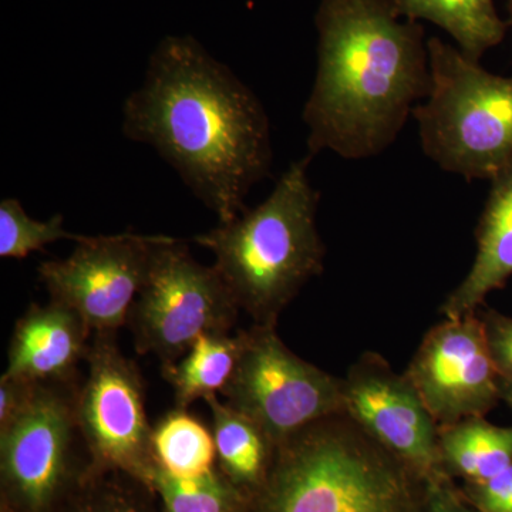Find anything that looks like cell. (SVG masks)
Returning <instances> with one entry per match:
<instances>
[{
	"instance_id": "d4e9b609",
	"label": "cell",
	"mask_w": 512,
	"mask_h": 512,
	"mask_svg": "<svg viewBox=\"0 0 512 512\" xmlns=\"http://www.w3.org/2000/svg\"><path fill=\"white\" fill-rule=\"evenodd\" d=\"M420 512H478L448 476L424 481Z\"/></svg>"
},
{
	"instance_id": "30bf717a",
	"label": "cell",
	"mask_w": 512,
	"mask_h": 512,
	"mask_svg": "<svg viewBox=\"0 0 512 512\" xmlns=\"http://www.w3.org/2000/svg\"><path fill=\"white\" fill-rule=\"evenodd\" d=\"M160 239L131 232L83 237L67 258L39 266L40 281L50 301L72 309L93 333L117 332L127 325Z\"/></svg>"
},
{
	"instance_id": "ffe728a7",
	"label": "cell",
	"mask_w": 512,
	"mask_h": 512,
	"mask_svg": "<svg viewBox=\"0 0 512 512\" xmlns=\"http://www.w3.org/2000/svg\"><path fill=\"white\" fill-rule=\"evenodd\" d=\"M151 490L161 504V512H228L249 503L220 468L201 477L178 478L157 467Z\"/></svg>"
},
{
	"instance_id": "d6986e66",
	"label": "cell",
	"mask_w": 512,
	"mask_h": 512,
	"mask_svg": "<svg viewBox=\"0 0 512 512\" xmlns=\"http://www.w3.org/2000/svg\"><path fill=\"white\" fill-rule=\"evenodd\" d=\"M153 450L158 466L174 477H201L217 467L214 436L187 410L175 409L154 427Z\"/></svg>"
},
{
	"instance_id": "9c48e42d",
	"label": "cell",
	"mask_w": 512,
	"mask_h": 512,
	"mask_svg": "<svg viewBox=\"0 0 512 512\" xmlns=\"http://www.w3.org/2000/svg\"><path fill=\"white\" fill-rule=\"evenodd\" d=\"M84 360L89 372L80 384L77 419L93 466L150 487L158 464L140 370L121 352L117 332L93 333Z\"/></svg>"
},
{
	"instance_id": "f1b7e54d",
	"label": "cell",
	"mask_w": 512,
	"mask_h": 512,
	"mask_svg": "<svg viewBox=\"0 0 512 512\" xmlns=\"http://www.w3.org/2000/svg\"><path fill=\"white\" fill-rule=\"evenodd\" d=\"M249 503L241 505V507L235 508V510H231L228 512H248Z\"/></svg>"
},
{
	"instance_id": "484cf974",
	"label": "cell",
	"mask_w": 512,
	"mask_h": 512,
	"mask_svg": "<svg viewBox=\"0 0 512 512\" xmlns=\"http://www.w3.org/2000/svg\"><path fill=\"white\" fill-rule=\"evenodd\" d=\"M35 384L10 377L0 379V430L6 429L16 419L20 410L28 403Z\"/></svg>"
},
{
	"instance_id": "83f0119b",
	"label": "cell",
	"mask_w": 512,
	"mask_h": 512,
	"mask_svg": "<svg viewBox=\"0 0 512 512\" xmlns=\"http://www.w3.org/2000/svg\"><path fill=\"white\" fill-rule=\"evenodd\" d=\"M508 25L512 26V0H507Z\"/></svg>"
},
{
	"instance_id": "ba28073f",
	"label": "cell",
	"mask_w": 512,
	"mask_h": 512,
	"mask_svg": "<svg viewBox=\"0 0 512 512\" xmlns=\"http://www.w3.org/2000/svg\"><path fill=\"white\" fill-rule=\"evenodd\" d=\"M241 355L222 396L279 446L316 421L345 413L343 379L286 348L276 325L241 330Z\"/></svg>"
},
{
	"instance_id": "6da1fadb",
	"label": "cell",
	"mask_w": 512,
	"mask_h": 512,
	"mask_svg": "<svg viewBox=\"0 0 512 512\" xmlns=\"http://www.w3.org/2000/svg\"><path fill=\"white\" fill-rule=\"evenodd\" d=\"M121 131L153 147L220 224L247 210L252 187L271 173L264 104L191 36L161 40L124 101Z\"/></svg>"
},
{
	"instance_id": "3957f363",
	"label": "cell",
	"mask_w": 512,
	"mask_h": 512,
	"mask_svg": "<svg viewBox=\"0 0 512 512\" xmlns=\"http://www.w3.org/2000/svg\"><path fill=\"white\" fill-rule=\"evenodd\" d=\"M312 158L293 161L258 207L194 238L214 254V268L255 325H276L303 286L323 271L320 194L308 174Z\"/></svg>"
},
{
	"instance_id": "4316f807",
	"label": "cell",
	"mask_w": 512,
	"mask_h": 512,
	"mask_svg": "<svg viewBox=\"0 0 512 512\" xmlns=\"http://www.w3.org/2000/svg\"><path fill=\"white\" fill-rule=\"evenodd\" d=\"M501 400L507 403L512 412V386L510 384L501 382Z\"/></svg>"
},
{
	"instance_id": "277c9868",
	"label": "cell",
	"mask_w": 512,
	"mask_h": 512,
	"mask_svg": "<svg viewBox=\"0 0 512 512\" xmlns=\"http://www.w3.org/2000/svg\"><path fill=\"white\" fill-rule=\"evenodd\" d=\"M424 481L345 413L276 446L248 512H420Z\"/></svg>"
},
{
	"instance_id": "8992f818",
	"label": "cell",
	"mask_w": 512,
	"mask_h": 512,
	"mask_svg": "<svg viewBox=\"0 0 512 512\" xmlns=\"http://www.w3.org/2000/svg\"><path fill=\"white\" fill-rule=\"evenodd\" d=\"M79 389L77 379L36 383L0 430L2 512H60L92 471L77 419Z\"/></svg>"
},
{
	"instance_id": "cb8c5ba5",
	"label": "cell",
	"mask_w": 512,
	"mask_h": 512,
	"mask_svg": "<svg viewBox=\"0 0 512 512\" xmlns=\"http://www.w3.org/2000/svg\"><path fill=\"white\" fill-rule=\"evenodd\" d=\"M481 320L495 370L501 382L512 386V318L490 309Z\"/></svg>"
},
{
	"instance_id": "2e32d148",
	"label": "cell",
	"mask_w": 512,
	"mask_h": 512,
	"mask_svg": "<svg viewBox=\"0 0 512 512\" xmlns=\"http://www.w3.org/2000/svg\"><path fill=\"white\" fill-rule=\"evenodd\" d=\"M439 447L448 477L480 483L512 466V427L471 417L439 427Z\"/></svg>"
},
{
	"instance_id": "52a82bcc",
	"label": "cell",
	"mask_w": 512,
	"mask_h": 512,
	"mask_svg": "<svg viewBox=\"0 0 512 512\" xmlns=\"http://www.w3.org/2000/svg\"><path fill=\"white\" fill-rule=\"evenodd\" d=\"M239 311L214 266L201 265L184 239L161 237L127 325L137 352L156 355L164 366L202 335H228Z\"/></svg>"
},
{
	"instance_id": "9a60e30c",
	"label": "cell",
	"mask_w": 512,
	"mask_h": 512,
	"mask_svg": "<svg viewBox=\"0 0 512 512\" xmlns=\"http://www.w3.org/2000/svg\"><path fill=\"white\" fill-rule=\"evenodd\" d=\"M204 400L211 410L217 466L251 500L274 464V441L254 421L222 403L218 394Z\"/></svg>"
},
{
	"instance_id": "5b68a950",
	"label": "cell",
	"mask_w": 512,
	"mask_h": 512,
	"mask_svg": "<svg viewBox=\"0 0 512 512\" xmlns=\"http://www.w3.org/2000/svg\"><path fill=\"white\" fill-rule=\"evenodd\" d=\"M431 89L413 111L423 153L471 183L512 164V76L485 70L439 37L427 42Z\"/></svg>"
},
{
	"instance_id": "e0dca14e",
	"label": "cell",
	"mask_w": 512,
	"mask_h": 512,
	"mask_svg": "<svg viewBox=\"0 0 512 512\" xmlns=\"http://www.w3.org/2000/svg\"><path fill=\"white\" fill-rule=\"evenodd\" d=\"M407 20H429L456 40L458 49L478 60L503 42L508 23L498 16L494 0H392Z\"/></svg>"
},
{
	"instance_id": "4fadbf2b",
	"label": "cell",
	"mask_w": 512,
	"mask_h": 512,
	"mask_svg": "<svg viewBox=\"0 0 512 512\" xmlns=\"http://www.w3.org/2000/svg\"><path fill=\"white\" fill-rule=\"evenodd\" d=\"M92 335L87 323L62 303H33L16 322L2 377L33 383L76 380Z\"/></svg>"
},
{
	"instance_id": "603a6c76",
	"label": "cell",
	"mask_w": 512,
	"mask_h": 512,
	"mask_svg": "<svg viewBox=\"0 0 512 512\" xmlns=\"http://www.w3.org/2000/svg\"><path fill=\"white\" fill-rule=\"evenodd\" d=\"M460 491L478 512H512V466L480 483H464Z\"/></svg>"
},
{
	"instance_id": "5bb4252c",
	"label": "cell",
	"mask_w": 512,
	"mask_h": 512,
	"mask_svg": "<svg viewBox=\"0 0 512 512\" xmlns=\"http://www.w3.org/2000/svg\"><path fill=\"white\" fill-rule=\"evenodd\" d=\"M477 228V255L461 284L441 305L446 319L476 313L491 292L512 276V164L490 181Z\"/></svg>"
},
{
	"instance_id": "ac0fdd59",
	"label": "cell",
	"mask_w": 512,
	"mask_h": 512,
	"mask_svg": "<svg viewBox=\"0 0 512 512\" xmlns=\"http://www.w3.org/2000/svg\"><path fill=\"white\" fill-rule=\"evenodd\" d=\"M241 333L202 335L180 362L163 366L173 386L175 409L187 410L195 400L222 393L231 382L241 355Z\"/></svg>"
},
{
	"instance_id": "8fae6325",
	"label": "cell",
	"mask_w": 512,
	"mask_h": 512,
	"mask_svg": "<svg viewBox=\"0 0 512 512\" xmlns=\"http://www.w3.org/2000/svg\"><path fill=\"white\" fill-rule=\"evenodd\" d=\"M406 376L439 427L485 417L501 400V379L476 313L431 328Z\"/></svg>"
},
{
	"instance_id": "44dd1931",
	"label": "cell",
	"mask_w": 512,
	"mask_h": 512,
	"mask_svg": "<svg viewBox=\"0 0 512 512\" xmlns=\"http://www.w3.org/2000/svg\"><path fill=\"white\" fill-rule=\"evenodd\" d=\"M156 500L137 478L93 467L60 512H158Z\"/></svg>"
},
{
	"instance_id": "7c38bea8",
	"label": "cell",
	"mask_w": 512,
	"mask_h": 512,
	"mask_svg": "<svg viewBox=\"0 0 512 512\" xmlns=\"http://www.w3.org/2000/svg\"><path fill=\"white\" fill-rule=\"evenodd\" d=\"M345 414L370 439L423 481L447 476L441 466L439 426L406 375L367 353L343 379Z\"/></svg>"
},
{
	"instance_id": "7a4b0ae2",
	"label": "cell",
	"mask_w": 512,
	"mask_h": 512,
	"mask_svg": "<svg viewBox=\"0 0 512 512\" xmlns=\"http://www.w3.org/2000/svg\"><path fill=\"white\" fill-rule=\"evenodd\" d=\"M400 19L392 0L320 2L318 69L302 110L309 156H380L429 96L423 26Z\"/></svg>"
},
{
	"instance_id": "7402d4cb",
	"label": "cell",
	"mask_w": 512,
	"mask_h": 512,
	"mask_svg": "<svg viewBox=\"0 0 512 512\" xmlns=\"http://www.w3.org/2000/svg\"><path fill=\"white\" fill-rule=\"evenodd\" d=\"M82 238L64 229L63 215L36 221L16 198L0 201V258L23 259L60 239L79 242Z\"/></svg>"
}]
</instances>
